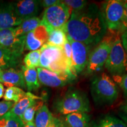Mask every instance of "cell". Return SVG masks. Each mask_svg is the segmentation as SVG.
<instances>
[{
	"label": "cell",
	"instance_id": "obj_29",
	"mask_svg": "<svg viewBox=\"0 0 127 127\" xmlns=\"http://www.w3.org/2000/svg\"><path fill=\"white\" fill-rule=\"evenodd\" d=\"M114 81L117 82L123 90L125 97H127V73L122 75L112 76Z\"/></svg>",
	"mask_w": 127,
	"mask_h": 127
},
{
	"label": "cell",
	"instance_id": "obj_13",
	"mask_svg": "<svg viewBox=\"0 0 127 127\" xmlns=\"http://www.w3.org/2000/svg\"><path fill=\"white\" fill-rule=\"evenodd\" d=\"M16 15L23 21L36 17L38 13L40 1L22 0L12 2Z\"/></svg>",
	"mask_w": 127,
	"mask_h": 127
},
{
	"label": "cell",
	"instance_id": "obj_21",
	"mask_svg": "<svg viewBox=\"0 0 127 127\" xmlns=\"http://www.w3.org/2000/svg\"><path fill=\"white\" fill-rule=\"evenodd\" d=\"M54 117L45 105L37 111L35 115L34 124L36 127H47L51 124Z\"/></svg>",
	"mask_w": 127,
	"mask_h": 127
},
{
	"label": "cell",
	"instance_id": "obj_28",
	"mask_svg": "<svg viewBox=\"0 0 127 127\" xmlns=\"http://www.w3.org/2000/svg\"><path fill=\"white\" fill-rule=\"evenodd\" d=\"M63 1L72 11L81 10L88 5V2L84 0H65Z\"/></svg>",
	"mask_w": 127,
	"mask_h": 127
},
{
	"label": "cell",
	"instance_id": "obj_18",
	"mask_svg": "<svg viewBox=\"0 0 127 127\" xmlns=\"http://www.w3.org/2000/svg\"><path fill=\"white\" fill-rule=\"evenodd\" d=\"M20 58V55L0 48V68L1 69L14 68L19 64Z\"/></svg>",
	"mask_w": 127,
	"mask_h": 127
},
{
	"label": "cell",
	"instance_id": "obj_9",
	"mask_svg": "<svg viewBox=\"0 0 127 127\" xmlns=\"http://www.w3.org/2000/svg\"><path fill=\"white\" fill-rule=\"evenodd\" d=\"M39 83L52 88H60L72 82L77 77L61 73L52 72L45 68H36Z\"/></svg>",
	"mask_w": 127,
	"mask_h": 127
},
{
	"label": "cell",
	"instance_id": "obj_8",
	"mask_svg": "<svg viewBox=\"0 0 127 127\" xmlns=\"http://www.w3.org/2000/svg\"><path fill=\"white\" fill-rule=\"evenodd\" d=\"M124 1L108 0L102 5L101 12L107 28L110 31L118 32L121 24Z\"/></svg>",
	"mask_w": 127,
	"mask_h": 127
},
{
	"label": "cell",
	"instance_id": "obj_35",
	"mask_svg": "<svg viewBox=\"0 0 127 127\" xmlns=\"http://www.w3.org/2000/svg\"><path fill=\"white\" fill-rule=\"evenodd\" d=\"M121 41L125 52L127 54V30L121 34Z\"/></svg>",
	"mask_w": 127,
	"mask_h": 127
},
{
	"label": "cell",
	"instance_id": "obj_19",
	"mask_svg": "<svg viewBox=\"0 0 127 127\" xmlns=\"http://www.w3.org/2000/svg\"><path fill=\"white\" fill-rule=\"evenodd\" d=\"M22 72L24 79L25 87L28 92L36 91L40 87V83L38 78L37 71L36 68L29 69L25 67V66H23Z\"/></svg>",
	"mask_w": 127,
	"mask_h": 127
},
{
	"label": "cell",
	"instance_id": "obj_10",
	"mask_svg": "<svg viewBox=\"0 0 127 127\" xmlns=\"http://www.w3.org/2000/svg\"><path fill=\"white\" fill-rule=\"evenodd\" d=\"M25 37L16 35L14 28L0 30V48L21 56L25 48Z\"/></svg>",
	"mask_w": 127,
	"mask_h": 127
},
{
	"label": "cell",
	"instance_id": "obj_24",
	"mask_svg": "<svg viewBox=\"0 0 127 127\" xmlns=\"http://www.w3.org/2000/svg\"><path fill=\"white\" fill-rule=\"evenodd\" d=\"M0 127H24V123L18 116L9 111L0 118Z\"/></svg>",
	"mask_w": 127,
	"mask_h": 127
},
{
	"label": "cell",
	"instance_id": "obj_4",
	"mask_svg": "<svg viewBox=\"0 0 127 127\" xmlns=\"http://www.w3.org/2000/svg\"><path fill=\"white\" fill-rule=\"evenodd\" d=\"M41 57L39 67L52 72L69 75H77L68 65L63 48L50 45L47 43L40 48Z\"/></svg>",
	"mask_w": 127,
	"mask_h": 127
},
{
	"label": "cell",
	"instance_id": "obj_32",
	"mask_svg": "<svg viewBox=\"0 0 127 127\" xmlns=\"http://www.w3.org/2000/svg\"><path fill=\"white\" fill-rule=\"evenodd\" d=\"M127 30V1H124V12L121 24L118 32L121 35L124 31Z\"/></svg>",
	"mask_w": 127,
	"mask_h": 127
},
{
	"label": "cell",
	"instance_id": "obj_26",
	"mask_svg": "<svg viewBox=\"0 0 127 127\" xmlns=\"http://www.w3.org/2000/svg\"><path fill=\"white\" fill-rule=\"evenodd\" d=\"M25 94V92L18 87H9L4 92L3 98L6 101H11L16 103L23 97Z\"/></svg>",
	"mask_w": 127,
	"mask_h": 127
},
{
	"label": "cell",
	"instance_id": "obj_34",
	"mask_svg": "<svg viewBox=\"0 0 127 127\" xmlns=\"http://www.w3.org/2000/svg\"><path fill=\"white\" fill-rule=\"evenodd\" d=\"M59 1L58 0H43V1H40V4L45 8L52 7L56 4Z\"/></svg>",
	"mask_w": 127,
	"mask_h": 127
},
{
	"label": "cell",
	"instance_id": "obj_5",
	"mask_svg": "<svg viewBox=\"0 0 127 127\" xmlns=\"http://www.w3.org/2000/svg\"><path fill=\"white\" fill-rule=\"evenodd\" d=\"M72 11L63 1H59L54 5L45 9L41 24L47 28L48 32L63 28L70 18Z\"/></svg>",
	"mask_w": 127,
	"mask_h": 127
},
{
	"label": "cell",
	"instance_id": "obj_1",
	"mask_svg": "<svg viewBox=\"0 0 127 127\" xmlns=\"http://www.w3.org/2000/svg\"><path fill=\"white\" fill-rule=\"evenodd\" d=\"M107 29L101 9L94 3L81 10L72 11L63 28L68 37L87 45L99 43L106 35Z\"/></svg>",
	"mask_w": 127,
	"mask_h": 127
},
{
	"label": "cell",
	"instance_id": "obj_11",
	"mask_svg": "<svg viewBox=\"0 0 127 127\" xmlns=\"http://www.w3.org/2000/svg\"><path fill=\"white\" fill-rule=\"evenodd\" d=\"M72 49L73 70L76 75L84 71L87 65L89 57V45L72 40L67 36Z\"/></svg>",
	"mask_w": 127,
	"mask_h": 127
},
{
	"label": "cell",
	"instance_id": "obj_6",
	"mask_svg": "<svg viewBox=\"0 0 127 127\" xmlns=\"http://www.w3.org/2000/svg\"><path fill=\"white\" fill-rule=\"evenodd\" d=\"M117 32L110 31V34H106L98 45L89 55L87 64V73L92 74L101 69L105 64L110 52Z\"/></svg>",
	"mask_w": 127,
	"mask_h": 127
},
{
	"label": "cell",
	"instance_id": "obj_33",
	"mask_svg": "<svg viewBox=\"0 0 127 127\" xmlns=\"http://www.w3.org/2000/svg\"><path fill=\"white\" fill-rule=\"evenodd\" d=\"M118 114L127 125V100L119 108Z\"/></svg>",
	"mask_w": 127,
	"mask_h": 127
},
{
	"label": "cell",
	"instance_id": "obj_37",
	"mask_svg": "<svg viewBox=\"0 0 127 127\" xmlns=\"http://www.w3.org/2000/svg\"><path fill=\"white\" fill-rule=\"evenodd\" d=\"M4 94V87L2 84L0 83V99L3 97Z\"/></svg>",
	"mask_w": 127,
	"mask_h": 127
},
{
	"label": "cell",
	"instance_id": "obj_38",
	"mask_svg": "<svg viewBox=\"0 0 127 127\" xmlns=\"http://www.w3.org/2000/svg\"><path fill=\"white\" fill-rule=\"evenodd\" d=\"M24 127H36L35 125V124L33 122H30V123H27L24 124Z\"/></svg>",
	"mask_w": 127,
	"mask_h": 127
},
{
	"label": "cell",
	"instance_id": "obj_17",
	"mask_svg": "<svg viewBox=\"0 0 127 127\" xmlns=\"http://www.w3.org/2000/svg\"><path fill=\"white\" fill-rule=\"evenodd\" d=\"M41 98L32 94L31 92L25 93V95L19 100L17 102L15 103L13 107L11 109L12 112L20 118L21 120L23 117V114L28 108L35 103L38 100L41 99Z\"/></svg>",
	"mask_w": 127,
	"mask_h": 127
},
{
	"label": "cell",
	"instance_id": "obj_16",
	"mask_svg": "<svg viewBox=\"0 0 127 127\" xmlns=\"http://www.w3.org/2000/svg\"><path fill=\"white\" fill-rule=\"evenodd\" d=\"M64 127H91L90 116L85 112H74L64 115L61 120Z\"/></svg>",
	"mask_w": 127,
	"mask_h": 127
},
{
	"label": "cell",
	"instance_id": "obj_3",
	"mask_svg": "<svg viewBox=\"0 0 127 127\" xmlns=\"http://www.w3.org/2000/svg\"><path fill=\"white\" fill-rule=\"evenodd\" d=\"M91 93L94 102L98 105H111L118 97L117 84L105 73H103L93 79Z\"/></svg>",
	"mask_w": 127,
	"mask_h": 127
},
{
	"label": "cell",
	"instance_id": "obj_31",
	"mask_svg": "<svg viewBox=\"0 0 127 127\" xmlns=\"http://www.w3.org/2000/svg\"><path fill=\"white\" fill-rule=\"evenodd\" d=\"M15 103L11 101L0 102V118L11 111Z\"/></svg>",
	"mask_w": 127,
	"mask_h": 127
},
{
	"label": "cell",
	"instance_id": "obj_2",
	"mask_svg": "<svg viewBox=\"0 0 127 127\" xmlns=\"http://www.w3.org/2000/svg\"><path fill=\"white\" fill-rule=\"evenodd\" d=\"M54 107L61 115L74 112H87L90 111V101L84 92L75 88H69L63 96L55 101Z\"/></svg>",
	"mask_w": 127,
	"mask_h": 127
},
{
	"label": "cell",
	"instance_id": "obj_20",
	"mask_svg": "<svg viewBox=\"0 0 127 127\" xmlns=\"http://www.w3.org/2000/svg\"><path fill=\"white\" fill-rule=\"evenodd\" d=\"M41 23V20L38 17L25 20L18 27L14 28L15 34L18 36H26L27 34L37 28Z\"/></svg>",
	"mask_w": 127,
	"mask_h": 127
},
{
	"label": "cell",
	"instance_id": "obj_12",
	"mask_svg": "<svg viewBox=\"0 0 127 127\" xmlns=\"http://www.w3.org/2000/svg\"><path fill=\"white\" fill-rule=\"evenodd\" d=\"M49 32L44 25L40 24L33 31L27 34L25 37V48L31 51L39 50L47 43Z\"/></svg>",
	"mask_w": 127,
	"mask_h": 127
},
{
	"label": "cell",
	"instance_id": "obj_25",
	"mask_svg": "<svg viewBox=\"0 0 127 127\" xmlns=\"http://www.w3.org/2000/svg\"><path fill=\"white\" fill-rule=\"evenodd\" d=\"M41 57L40 49L30 52L25 55L24 59L25 66L29 69L39 67Z\"/></svg>",
	"mask_w": 127,
	"mask_h": 127
},
{
	"label": "cell",
	"instance_id": "obj_30",
	"mask_svg": "<svg viewBox=\"0 0 127 127\" xmlns=\"http://www.w3.org/2000/svg\"><path fill=\"white\" fill-rule=\"evenodd\" d=\"M62 48H63L64 54L65 57L68 65H69V68L71 69V70L74 72V70H73V68H72V49H71V44L69 43V41H68V39H67V41H66V42L65 43V44Z\"/></svg>",
	"mask_w": 127,
	"mask_h": 127
},
{
	"label": "cell",
	"instance_id": "obj_22",
	"mask_svg": "<svg viewBox=\"0 0 127 127\" xmlns=\"http://www.w3.org/2000/svg\"><path fill=\"white\" fill-rule=\"evenodd\" d=\"M91 127H127V125L114 116L106 115L93 123Z\"/></svg>",
	"mask_w": 127,
	"mask_h": 127
},
{
	"label": "cell",
	"instance_id": "obj_23",
	"mask_svg": "<svg viewBox=\"0 0 127 127\" xmlns=\"http://www.w3.org/2000/svg\"><path fill=\"white\" fill-rule=\"evenodd\" d=\"M67 41V36L63 28L55 29L49 32L47 44L55 47H63Z\"/></svg>",
	"mask_w": 127,
	"mask_h": 127
},
{
	"label": "cell",
	"instance_id": "obj_36",
	"mask_svg": "<svg viewBox=\"0 0 127 127\" xmlns=\"http://www.w3.org/2000/svg\"><path fill=\"white\" fill-rule=\"evenodd\" d=\"M47 127H64V126L61 120H59L56 118H54L52 123H51V124L48 125Z\"/></svg>",
	"mask_w": 127,
	"mask_h": 127
},
{
	"label": "cell",
	"instance_id": "obj_14",
	"mask_svg": "<svg viewBox=\"0 0 127 127\" xmlns=\"http://www.w3.org/2000/svg\"><path fill=\"white\" fill-rule=\"evenodd\" d=\"M23 21L16 15L12 3L0 4V30L17 27Z\"/></svg>",
	"mask_w": 127,
	"mask_h": 127
},
{
	"label": "cell",
	"instance_id": "obj_15",
	"mask_svg": "<svg viewBox=\"0 0 127 127\" xmlns=\"http://www.w3.org/2000/svg\"><path fill=\"white\" fill-rule=\"evenodd\" d=\"M0 83L8 88L12 87L26 88L22 71L17 70L14 68L0 69Z\"/></svg>",
	"mask_w": 127,
	"mask_h": 127
},
{
	"label": "cell",
	"instance_id": "obj_27",
	"mask_svg": "<svg viewBox=\"0 0 127 127\" xmlns=\"http://www.w3.org/2000/svg\"><path fill=\"white\" fill-rule=\"evenodd\" d=\"M44 105V101L42 100H38L35 103L30 106L29 108L25 110L22 117V121L24 124L33 122L34 117L37 111Z\"/></svg>",
	"mask_w": 127,
	"mask_h": 127
},
{
	"label": "cell",
	"instance_id": "obj_7",
	"mask_svg": "<svg viewBox=\"0 0 127 127\" xmlns=\"http://www.w3.org/2000/svg\"><path fill=\"white\" fill-rule=\"evenodd\" d=\"M120 35L119 33L116 35L105 64L106 69L112 76L122 75L127 72V54L122 45Z\"/></svg>",
	"mask_w": 127,
	"mask_h": 127
}]
</instances>
